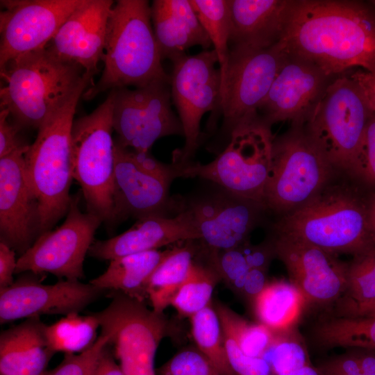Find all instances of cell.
Segmentation results:
<instances>
[{"mask_svg": "<svg viewBox=\"0 0 375 375\" xmlns=\"http://www.w3.org/2000/svg\"><path fill=\"white\" fill-rule=\"evenodd\" d=\"M280 40L328 76L353 67L375 74V12L362 2L292 0Z\"/></svg>", "mask_w": 375, "mask_h": 375, "instance_id": "1", "label": "cell"}, {"mask_svg": "<svg viewBox=\"0 0 375 375\" xmlns=\"http://www.w3.org/2000/svg\"><path fill=\"white\" fill-rule=\"evenodd\" d=\"M93 75L83 78L65 103L38 130L24 154L25 172L36 207V233L51 230L69 209L73 178L71 133L76 106L91 85Z\"/></svg>", "mask_w": 375, "mask_h": 375, "instance_id": "2", "label": "cell"}, {"mask_svg": "<svg viewBox=\"0 0 375 375\" xmlns=\"http://www.w3.org/2000/svg\"><path fill=\"white\" fill-rule=\"evenodd\" d=\"M103 69L96 84L83 93L90 100L114 89L144 87L156 81H170L162 65L146 0H118L108 24Z\"/></svg>", "mask_w": 375, "mask_h": 375, "instance_id": "3", "label": "cell"}, {"mask_svg": "<svg viewBox=\"0 0 375 375\" xmlns=\"http://www.w3.org/2000/svg\"><path fill=\"white\" fill-rule=\"evenodd\" d=\"M1 109L21 128L39 129L69 99L85 72L44 49L17 57L0 67Z\"/></svg>", "mask_w": 375, "mask_h": 375, "instance_id": "4", "label": "cell"}, {"mask_svg": "<svg viewBox=\"0 0 375 375\" xmlns=\"http://www.w3.org/2000/svg\"><path fill=\"white\" fill-rule=\"evenodd\" d=\"M278 235L296 238L326 251L355 255L375 245L368 204L344 185H326L276 225Z\"/></svg>", "mask_w": 375, "mask_h": 375, "instance_id": "5", "label": "cell"}, {"mask_svg": "<svg viewBox=\"0 0 375 375\" xmlns=\"http://www.w3.org/2000/svg\"><path fill=\"white\" fill-rule=\"evenodd\" d=\"M273 145L270 126L258 115L232 131L228 144L215 160L204 165L190 162L178 167V175L208 180L264 208Z\"/></svg>", "mask_w": 375, "mask_h": 375, "instance_id": "6", "label": "cell"}, {"mask_svg": "<svg viewBox=\"0 0 375 375\" xmlns=\"http://www.w3.org/2000/svg\"><path fill=\"white\" fill-rule=\"evenodd\" d=\"M374 114L349 76L331 81L306 120L305 132L333 167L351 171Z\"/></svg>", "mask_w": 375, "mask_h": 375, "instance_id": "7", "label": "cell"}, {"mask_svg": "<svg viewBox=\"0 0 375 375\" xmlns=\"http://www.w3.org/2000/svg\"><path fill=\"white\" fill-rule=\"evenodd\" d=\"M114 90L92 112L74 119L71 133L72 175L80 185L87 212L113 222Z\"/></svg>", "mask_w": 375, "mask_h": 375, "instance_id": "8", "label": "cell"}, {"mask_svg": "<svg viewBox=\"0 0 375 375\" xmlns=\"http://www.w3.org/2000/svg\"><path fill=\"white\" fill-rule=\"evenodd\" d=\"M229 49L217 117V120L223 117L221 135L226 146L237 126L258 116V110L288 56L281 40L262 49Z\"/></svg>", "mask_w": 375, "mask_h": 375, "instance_id": "9", "label": "cell"}, {"mask_svg": "<svg viewBox=\"0 0 375 375\" xmlns=\"http://www.w3.org/2000/svg\"><path fill=\"white\" fill-rule=\"evenodd\" d=\"M90 313L97 319L101 333L108 337L124 375H157L156 353L169 328L163 314L117 292L106 308Z\"/></svg>", "mask_w": 375, "mask_h": 375, "instance_id": "10", "label": "cell"}, {"mask_svg": "<svg viewBox=\"0 0 375 375\" xmlns=\"http://www.w3.org/2000/svg\"><path fill=\"white\" fill-rule=\"evenodd\" d=\"M332 165L299 126L274 140L272 165L263 206L290 212L326 185Z\"/></svg>", "mask_w": 375, "mask_h": 375, "instance_id": "11", "label": "cell"}, {"mask_svg": "<svg viewBox=\"0 0 375 375\" xmlns=\"http://www.w3.org/2000/svg\"><path fill=\"white\" fill-rule=\"evenodd\" d=\"M170 74L172 99L183 126V147L174 153V162L183 167L191 162L199 147L200 124L204 114L211 112L210 127L217 121L221 94V72L217 53L212 49L188 56L184 54L172 61Z\"/></svg>", "mask_w": 375, "mask_h": 375, "instance_id": "12", "label": "cell"}, {"mask_svg": "<svg viewBox=\"0 0 375 375\" xmlns=\"http://www.w3.org/2000/svg\"><path fill=\"white\" fill-rule=\"evenodd\" d=\"M114 92L112 124L120 145L149 152L160 138L184 136L180 119L172 108L170 81H156L142 88Z\"/></svg>", "mask_w": 375, "mask_h": 375, "instance_id": "13", "label": "cell"}, {"mask_svg": "<svg viewBox=\"0 0 375 375\" xmlns=\"http://www.w3.org/2000/svg\"><path fill=\"white\" fill-rule=\"evenodd\" d=\"M78 196H73L65 222L56 229L43 233L17 259L15 273H49L60 278H83V262L102 220L83 212Z\"/></svg>", "mask_w": 375, "mask_h": 375, "instance_id": "14", "label": "cell"}, {"mask_svg": "<svg viewBox=\"0 0 375 375\" xmlns=\"http://www.w3.org/2000/svg\"><path fill=\"white\" fill-rule=\"evenodd\" d=\"M83 0L1 1L0 67L44 49Z\"/></svg>", "mask_w": 375, "mask_h": 375, "instance_id": "15", "label": "cell"}, {"mask_svg": "<svg viewBox=\"0 0 375 375\" xmlns=\"http://www.w3.org/2000/svg\"><path fill=\"white\" fill-rule=\"evenodd\" d=\"M105 290L79 280H62L44 285L36 278L24 276L0 289V323L43 315L79 312Z\"/></svg>", "mask_w": 375, "mask_h": 375, "instance_id": "16", "label": "cell"}, {"mask_svg": "<svg viewBox=\"0 0 375 375\" xmlns=\"http://www.w3.org/2000/svg\"><path fill=\"white\" fill-rule=\"evenodd\" d=\"M272 245L306 302L329 303L341 298L347 285V264L335 254L284 235H278Z\"/></svg>", "mask_w": 375, "mask_h": 375, "instance_id": "17", "label": "cell"}, {"mask_svg": "<svg viewBox=\"0 0 375 375\" xmlns=\"http://www.w3.org/2000/svg\"><path fill=\"white\" fill-rule=\"evenodd\" d=\"M181 203L192 214L202 245L209 253L232 249L248 242L262 206L227 190Z\"/></svg>", "mask_w": 375, "mask_h": 375, "instance_id": "18", "label": "cell"}, {"mask_svg": "<svg viewBox=\"0 0 375 375\" xmlns=\"http://www.w3.org/2000/svg\"><path fill=\"white\" fill-rule=\"evenodd\" d=\"M331 78L315 65L288 54L258 110L262 113L260 117L269 126L290 121L300 127L331 83Z\"/></svg>", "mask_w": 375, "mask_h": 375, "instance_id": "19", "label": "cell"}, {"mask_svg": "<svg viewBox=\"0 0 375 375\" xmlns=\"http://www.w3.org/2000/svg\"><path fill=\"white\" fill-rule=\"evenodd\" d=\"M114 1L83 0L44 49L55 58L80 66L94 76L102 61Z\"/></svg>", "mask_w": 375, "mask_h": 375, "instance_id": "20", "label": "cell"}, {"mask_svg": "<svg viewBox=\"0 0 375 375\" xmlns=\"http://www.w3.org/2000/svg\"><path fill=\"white\" fill-rule=\"evenodd\" d=\"M113 222L132 216L138 219L153 215H166L176 208L169 197L172 180L140 167L131 149L115 140Z\"/></svg>", "mask_w": 375, "mask_h": 375, "instance_id": "21", "label": "cell"}, {"mask_svg": "<svg viewBox=\"0 0 375 375\" xmlns=\"http://www.w3.org/2000/svg\"><path fill=\"white\" fill-rule=\"evenodd\" d=\"M28 147L0 158L1 242L21 255L32 245L36 234V207L25 172Z\"/></svg>", "mask_w": 375, "mask_h": 375, "instance_id": "22", "label": "cell"}, {"mask_svg": "<svg viewBox=\"0 0 375 375\" xmlns=\"http://www.w3.org/2000/svg\"><path fill=\"white\" fill-rule=\"evenodd\" d=\"M200 234L192 212L181 203L174 217L153 215L138 219L119 235L93 242L88 254L105 260L141 253L174 242L199 240Z\"/></svg>", "mask_w": 375, "mask_h": 375, "instance_id": "23", "label": "cell"}, {"mask_svg": "<svg viewBox=\"0 0 375 375\" xmlns=\"http://www.w3.org/2000/svg\"><path fill=\"white\" fill-rule=\"evenodd\" d=\"M292 0H229V47L262 49L283 35Z\"/></svg>", "mask_w": 375, "mask_h": 375, "instance_id": "24", "label": "cell"}, {"mask_svg": "<svg viewBox=\"0 0 375 375\" xmlns=\"http://www.w3.org/2000/svg\"><path fill=\"white\" fill-rule=\"evenodd\" d=\"M151 16L162 60L173 61L194 46H212L190 0H154Z\"/></svg>", "mask_w": 375, "mask_h": 375, "instance_id": "25", "label": "cell"}, {"mask_svg": "<svg viewBox=\"0 0 375 375\" xmlns=\"http://www.w3.org/2000/svg\"><path fill=\"white\" fill-rule=\"evenodd\" d=\"M46 324L32 317L0 335L1 375H44L55 353L45 333Z\"/></svg>", "mask_w": 375, "mask_h": 375, "instance_id": "26", "label": "cell"}, {"mask_svg": "<svg viewBox=\"0 0 375 375\" xmlns=\"http://www.w3.org/2000/svg\"><path fill=\"white\" fill-rule=\"evenodd\" d=\"M167 252L151 250L113 259L107 269L90 283L144 301L149 279Z\"/></svg>", "mask_w": 375, "mask_h": 375, "instance_id": "27", "label": "cell"}, {"mask_svg": "<svg viewBox=\"0 0 375 375\" xmlns=\"http://www.w3.org/2000/svg\"><path fill=\"white\" fill-rule=\"evenodd\" d=\"M195 249L190 245L169 249L167 255L151 274L147 286V295L152 310L163 314L171 305L176 293L187 278Z\"/></svg>", "mask_w": 375, "mask_h": 375, "instance_id": "28", "label": "cell"}, {"mask_svg": "<svg viewBox=\"0 0 375 375\" xmlns=\"http://www.w3.org/2000/svg\"><path fill=\"white\" fill-rule=\"evenodd\" d=\"M254 301L260 323L274 332L292 328L306 302L300 291L285 281L268 283Z\"/></svg>", "mask_w": 375, "mask_h": 375, "instance_id": "29", "label": "cell"}, {"mask_svg": "<svg viewBox=\"0 0 375 375\" xmlns=\"http://www.w3.org/2000/svg\"><path fill=\"white\" fill-rule=\"evenodd\" d=\"M317 341L326 347L375 349V315L353 316L336 313L316 326Z\"/></svg>", "mask_w": 375, "mask_h": 375, "instance_id": "30", "label": "cell"}, {"mask_svg": "<svg viewBox=\"0 0 375 375\" xmlns=\"http://www.w3.org/2000/svg\"><path fill=\"white\" fill-rule=\"evenodd\" d=\"M100 327L92 314L71 313L45 328L48 343L53 352L80 353L90 348L97 339Z\"/></svg>", "mask_w": 375, "mask_h": 375, "instance_id": "31", "label": "cell"}, {"mask_svg": "<svg viewBox=\"0 0 375 375\" xmlns=\"http://www.w3.org/2000/svg\"><path fill=\"white\" fill-rule=\"evenodd\" d=\"M190 1L217 53L222 84L227 69L230 51L229 0Z\"/></svg>", "mask_w": 375, "mask_h": 375, "instance_id": "32", "label": "cell"}, {"mask_svg": "<svg viewBox=\"0 0 375 375\" xmlns=\"http://www.w3.org/2000/svg\"><path fill=\"white\" fill-rule=\"evenodd\" d=\"M191 330L198 349L205 355L220 375H235L224 344L222 325L216 310L207 306L190 317Z\"/></svg>", "mask_w": 375, "mask_h": 375, "instance_id": "33", "label": "cell"}, {"mask_svg": "<svg viewBox=\"0 0 375 375\" xmlns=\"http://www.w3.org/2000/svg\"><path fill=\"white\" fill-rule=\"evenodd\" d=\"M219 278L212 266L207 267L194 261L187 278L174 297L171 305L180 315L191 317L210 306Z\"/></svg>", "mask_w": 375, "mask_h": 375, "instance_id": "34", "label": "cell"}, {"mask_svg": "<svg viewBox=\"0 0 375 375\" xmlns=\"http://www.w3.org/2000/svg\"><path fill=\"white\" fill-rule=\"evenodd\" d=\"M340 309L375 301V245L353 255L347 264V285Z\"/></svg>", "mask_w": 375, "mask_h": 375, "instance_id": "35", "label": "cell"}, {"mask_svg": "<svg viewBox=\"0 0 375 375\" xmlns=\"http://www.w3.org/2000/svg\"><path fill=\"white\" fill-rule=\"evenodd\" d=\"M222 331L231 335L247 355L262 357L274 340L275 333L262 324H251L229 308L216 306Z\"/></svg>", "mask_w": 375, "mask_h": 375, "instance_id": "36", "label": "cell"}, {"mask_svg": "<svg viewBox=\"0 0 375 375\" xmlns=\"http://www.w3.org/2000/svg\"><path fill=\"white\" fill-rule=\"evenodd\" d=\"M274 333V340L262 357L269 363L274 375L310 364L305 344L296 332L290 328Z\"/></svg>", "mask_w": 375, "mask_h": 375, "instance_id": "37", "label": "cell"}, {"mask_svg": "<svg viewBox=\"0 0 375 375\" xmlns=\"http://www.w3.org/2000/svg\"><path fill=\"white\" fill-rule=\"evenodd\" d=\"M209 256L211 266L219 278L233 290L241 293L247 274L253 269L249 265L241 247L211 253Z\"/></svg>", "mask_w": 375, "mask_h": 375, "instance_id": "38", "label": "cell"}, {"mask_svg": "<svg viewBox=\"0 0 375 375\" xmlns=\"http://www.w3.org/2000/svg\"><path fill=\"white\" fill-rule=\"evenodd\" d=\"M108 345V337L101 333L88 350L80 353L65 354L62 362L44 375H94Z\"/></svg>", "mask_w": 375, "mask_h": 375, "instance_id": "39", "label": "cell"}, {"mask_svg": "<svg viewBox=\"0 0 375 375\" xmlns=\"http://www.w3.org/2000/svg\"><path fill=\"white\" fill-rule=\"evenodd\" d=\"M158 375H220L199 349H185L175 354L159 369Z\"/></svg>", "mask_w": 375, "mask_h": 375, "instance_id": "40", "label": "cell"}, {"mask_svg": "<svg viewBox=\"0 0 375 375\" xmlns=\"http://www.w3.org/2000/svg\"><path fill=\"white\" fill-rule=\"evenodd\" d=\"M222 332L227 358L235 375H274L263 358L245 354L231 335Z\"/></svg>", "mask_w": 375, "mask_h": 375, "instance_id": "41", "label": "cell"}, {"mask_svg": "<svg viewBox=\"0 0 375 375\" xmlns=\"http://www.w3.org/2000/svg\"><path fill=\"white\" fill-rule=\"evenodd\" d=\"M365 182L375 185V114L371 117L359 156L350 171Z\"/></svg>", "mask_w": 375, "mask_h": 375, "instance_id": "42", "label": "cell"}, {"mask_svg": "<svg viewBox=\"0 0 375 375\" xmlns=\"http://www.w3.org/2000/svg\"><path fill=\"white\" fill-rule=\"evenodd\" d=\"M10 115L6 110H0V158L28 146L19 135V127L9 120Z\"/></svg>", "mask_w": 375, "mask_h": 375, "instance_id": "43", "label": "cell"}, {"mask_svg": "<svg viewBox=\"0 0 375 375\" xmlns=\"http://www.w3.org/2000/svg\"><path fill=\"white\" fill-rule=\"evenodd\" d=\"M321 369L326 375H363L355 353L333 358Z\"/></svg>", "mask_w": 375, "mask_h": 375, "instance_id": "44", "label": "cell"}, {"mask_svg": "<svg viewBox=\"0 0 375 375\" xmlns=\"http://www.w3.org/2000/svg\"><path fill=\"white\" fill-rule=\"evenodd\" d=\"M17 260L14 249L3 242L0 243V289L11 285L14 281Z\"/></svg>", "mask_w": 375, "mask_h": 375, "instance_id": "45", "label": "cell"}, {"mask_svg": "<svg viewBox=\"0 0 375 375\" xmlns=\"http://www.w3.org/2000/svg\"><path fill=\"white\" fill-rule=\"evenodd\" d=\"M267 271L251 269L246 278L241 294L255 299L267 285Z\"/></svg>", "mask_w": 375, "mask_h": 375, "instance_id": "46", "label": "cell"}, {"mask_svg": "<svg viewBox=\"0 0 375 375\" xmlns=\"http://www.w3.org/2000/svg\"><path fill=\"white\" fill-rule=\"evenodd\" d=\"M350 77L358 85L375 114V74L358 70Z\"/></svg>", "mask_w": 375, "mask_h": 375, "instance_id": "47", "label": "cell"}, {"mask_svg": "<svg viewBox=\"0 0 375 375\" xmlns=\"http://www.w3.org/2000/svg\"><path fill=\"white\" fill-rule=\"evenodd\" d=\"M108 345L102 356L94 375H124L119 364L115 360Z\"/></svg>", "mask_w": 375, "mask_h": 375, "instance_id": "48", "label": "cell"}, {"mask_svg": "<svg viewBox=\"0 0 375 375\" xmlns=\"http://www.w3.org/2000/svg\"><path fill=\"white\" fill-rule=\"evenodd\" d=\"M363 375H375V353H355Z\"/></svg>", "mask_w": 375, "mask_h": 375, "instance_id": "49", "label": "cell"}, {"mask_svg": "<svg viewBox=\"0 0 375 375\" xmlns=\"http://www.w3.org/2000/svg\"><path fill=\"white\" fill-rule=\"evenodd\" d=\"M337 313L353 316L375 315V301L368 303L339 310Z\"/></svg>", "mask_w": 375, "mask_h": 375, "instance_id": "50", "label": "cell"}, {"mask_svg": "<svg viewBox=\"0 0 375 375\" xmlns=\"http://www.w3.org/2000/svg\"><path fill=\"white\" fill-rule=\"evenodd\" d=\"M278 375H326L321 367H315L310 364L294 371Z\"/></svg>", "mask_w": 375, "mask_h": 375, "instance_id": "51", "label": "cell"}, {"mask_svg": "<svg viewBox=\"0 0 375 375\" xmlns=\"http://www.w3.org/2000/svg\"><path fill=\"white\" fill-rule=\"evenodd\" d=\"M368 212L372 239L375 244V196L371 199L368 203Z\"/></svg>", "mask_w": 375, "mask_h": 375, "instance_id": "52", "label": "cell"}, {"mask_svg": "<svg viewBox=\"0 0 375 375\" xmlns=\"http://www.w3.org/2000/svg\"><path fill=\"white\" fill-rule=\"evenodd\" d=\"M372 4L375 6V0L371 1Z\"/></svg>", "mask_w": 375, "mask_h": 375, "instance_id": "53", "label": "cell"}]
</instances>
